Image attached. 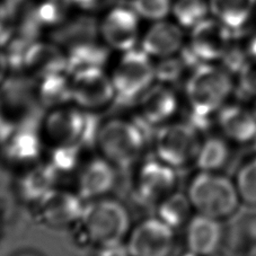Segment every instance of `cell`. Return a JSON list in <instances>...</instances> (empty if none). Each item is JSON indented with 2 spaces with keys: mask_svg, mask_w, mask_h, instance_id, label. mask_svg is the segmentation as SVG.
I'll use <instances>...</instances> for the list:
<instances>
[{
  "mask_svg": "<svg viewBox=\"0 0 256 256\" xmlns=\"http://www.w3.org/2000/svg\"><path fill=\"white\" fill-rule=\"evenodd\" d=\"M36 97L50 110L72 104V76L64 72L38 78Z\"/></svg>",
  "mask_w": 256,
  "mask_h": 256,
  "instance_id": "cell-26",
  "label": "cell"
},
{
  "mask_svg": "<svg viewBox=\"0 0 256 256\" xmlns=\"http://www.w3.org/2000/svg\"><path fill=\"white\" fill-rule=\"evenodd\" d=\"M82 147L77 146H56L48 150V162L56 173L67 174L80 168Z\"/></svg>",
  "mask_w": 256,
  "mask_h": 256,
  "instance_id": "cell-29",
  "label": "cell"
},
{
  "mask_svg": "<svg viewBox=\"0 0 256 256\" xmlns=\"http://www.w3.org/2000/svg\"><path fill=\"white\" fill-rule=\"evenodd\" d=\"M110 48L105 44H100L94 38L82 40L70 44L66 52L67 72L74 74L88 70L104 69L108 60Z\"/></svg>",
  "mask_w": 256,
  "mask_h": 256,
  "instance_id": "cell-22",
  "label": "cell"
},
{
  "mask_svg": "<svg viewBox=\"0 0 256 256\" xmlns=\"http://www.w3.org/2000/svg\"><path fill=\"white\" fill-rule=\"evenodd\" d=\"M72 0H46L41 5L35 7V15L41 26L62 24L67 5Z\"/></svg>",
  "mask_w": 256,
  "mask_h": 256,
  "instance_id": "cell-32",
  "label": "cell"
},
{
  "mask_svg": "<svg viewBox=\"0 0 256 256\" xmlns=\"http://www.w3.org/2000/svg\"><path fill=\"white\" fill-rule=\"evenodd\" d=\"M235 38L217 18H204L192 28L180 54L194 69L203 64H219Z\"/></svg>",
  "mask_w": 256,
  "mask_h": 256,
  "instance_id": "cell-8",
  "label": "cell"
},
{
  "mask_svg": "<svg viewBox=\"0 0 256 256\" xmlns=\"http://www.w3.org/2000/svg\"><path fill=\"white\" fill-rule=\"evenodd\" d=\"M59 174L48 162H35L25 167L17 180L16 191L22 201L34 206L48 192L56 188Z\"/></svg>",
  "mask_w": 256,
  "mask_h": 256,
  "instance_id": "cell-21",
  "label": "cell"
},
{
  "mask_svg": "<svg viewBox=\"0 0 256 256\" xmlns=\"http://www.w3.org/2000/svg\"><path fill=\"white\" fill-rule=\"evenodd\" d=\"M155 67L156 82L166 84V85H172V84L180 80L186 70H193L182 54L157 60Z\"/></svg>",
  "mask_w": 256,
  "mask_h": 256,
  "instance_id": "cell-31",
  "label": "cell"
},
{
  "mask_svg": "<svg viewBox=\"0 0 256 256\" xmlns=\"http://www.w3.org/2000/svg\"><path fill=\"white\" fill-rule=\"evenodd\" d=\"M24 66L40 78L67 72V58L66 54L54 44L33 42L26 54Z\"/></svg>",
  "mask_w": 256,
  "mask_h": 256,
  "instance_id": "cell-23",
  "label": "cell"
},
{
  "mask_svg": "<svg viewBox=\"0 0 256 256\" xmlns=\"http://www.w3.org/2000/svg\"><path fill=\"white\" fill-rule=\"evenodd\" d=\"M7 18V12L5 5L0 4V35H2V33L5 32V22Z\"/></svg>",
  "mask_w": 256,
  "mask_h": 256,
  "instance_id": "cell-38",
  "label": "cell"
},
{
  "mask_svg": "<svg viewBox=\"0 0 256 256\" xmlns=\"http://www.w3.org/2000/svg\"><path fill=\"white\" fill-rule=\"evenodd\" d=\"M138 16L150 20H162L170 12V0H132L130 2Z\"/></svg>",
  "mask_w": 256,
  "mask_h": 256,
  "instance_id": "cell-33",
  "label": "cell"
},
{
  "mask_svg": "<svg viewBox=\"0 0 256 256\" xmlns=\"http://www.w3.org/2000/svg\"><path fill=\"white\" fill-rule=\"evenodd\" d=\"M77 191L56 186L32 206L35 222L50 229H72L85 208Z\"/></svg>",
  "mask_w": 256,
  "mask_h": 256,
  "instance_id": "cell-9",
  "label": "cell"
},
{
  "mask_svg": "<svg viewBox=\"0 0 256 256\" xmlns=\"http://www.w3.org/2000/svg\"><path fill=\"white\" fill-rule=\"evenodd\" d=\"M156 217L174 230L185 227L196 214L186 193L175 191L155 206Z\"/></svg>",
  "mask_w": 256,
  "mask_h": 256,
  "instance_id": "cell-27",
  "label": "cell"
},
{
  "mask_svg": "<svg viewBox=\"0 0 256 256\" xmlns=\"http://www.w3.org/2000/svg\"><path fill=\"white\" fill-rule=\"evenodd\" d=\"M100 126L96 113L85 111L72 103L50 110L43 118L40 131L48 147L77 146L86 148L96 142Z\"/></svg>",
  "mask_w": 256,
  "mask_h": 256,
  "instance_id": "cell-4",
  "label": "cell"
},
{
  "mask_svg": "<svg viewBox=\"0 0 256 256\" xmlns=\"http://www.w3.org/2000/svg\"><path fill=\"white\" fill-rule=\"evenodd\" d=\"M245 50L250 59L256 60V35H254V36L250 40L248 43L246 44Z\"/></svg>",
  "mask_w": 256,
  "mask_h": 256,
  "instance_id": "cell-37",
  "label": "cell"
},
{
  "mask_svg": "<svg viewBox=\"0 0 256 256\" xmlns=\"http://www.w3.org/2000/svg\"><path fill=\"white\" fill-rule=\"evenodd\" d=\"M132 228L129 210L122 202L110 196L88 201L72 230L79 247H96L126 242Z\"/></svg>",
  "mask_w": 256,
  "mask_h": 256,
  "instance_id": "cell-2",
  "label": "cell"
},
{
  "mask_svg": "<svg viewBox=\"0 0 256 256\" xmlns=\"http://www.w3.org/2000/svg\"><path fill=\"white\" fill-rule=\"evenodd\" d=\"M186 194L196 214L219 220L230 218L242 204L235 180L222 172H198Z\"/></svg>",
  "mask_w": 256,
  "mask_h": 256,
  "instance_id": "cell-5",
  "label": "cell"
},
{
  "mask_svg": "<svg viewBox=\"0 0 256 256\" xmlns=\"http://www.w3.org/2000/svg\"><path fill=\"white\" fill-rule=\"evenodd\" d=\"M235 87L234 76L220 64H203L191 70L185 80L188 122L206 131L214 123L219 110L229 103Z\"/></svg>",
  "mask_w": 256,
  "mask_h": 256,
  "instance_id": "cell-1",
  "label": "cell"
},
{
  "mask_svg": "<svg viewBox=\"0 0 256 256\" xmlns=\"http://www.w3.org/2000/svg\"><path fill=\"white\" fill-rule=\"evenodd\" d=\"M252 146H253V149L255 150V152H256V136H255V139L253 141V144H252Z\"/></svg>",
  "mask_w": 256,
  "mask_h": 256,
  "instance_id": "cell-42",
  "label": "cell"
},
{
  "mask_svg": "<svg viewBox=\"0 0 256 256\" xmlns=\"http://www.w3.org/2000/svg\"><path fill=\"white\" fill-rule=\"evenodd\" d=\"M2 123V104H0V126Z\"/></svg>",
  "mask_w": 256,
  "mask_h": 256,
  "instance_id": "cell-43",
  "label": "cell"
},
{
  "mask_svg": "<svg viewBox=\"0 0 256 256\" xmlns=\"http://www.w3.org/2000/svg\"><path fill=\"white\" fill-rule=\"evenodd\" d=\"M253 256H256V252H255V253H254V255Z\"/></svg>",
  "mask_w": 256,
  "mask_h": 256,
  "instance_id": "cell-44",
  "label": "cell"
},
{
  "mask_svg": "<svg viewBox=\"0 0 256 256\" xmlns=\"http://www.w3.org/2000/svg\"><path fill=\"white\" fill-rule=\"evenodd\" d=\"M0 136L7 160L25 167L38 162L46 144L41 131L28 126H10Z\"/></svg>",
  "mask_w": 256,
  "mask_h": 256,
  "instance_id": "cell-19",
  "label": "cell"
},
{
  "mask_svg": "<svg viewBox=\"0 0 256 256\" xmlns=\"http://www.w3.org/2000/svg\"><path fill=\"white\" fill-rule=\"evenodd\" d=\"M72 76V103L85 111L97 113L116 100L110 74L104 69L88 70Z\"/></svg>",
  "mask_w": 256,
  "mask_h": 256,
  "instance_id": "cell-12",
  "label": "cell"
},
{
  "mask_svg": "<svg viewBox=\"0 0 256 256\" xmlns=\"http://www.w3.org/2000/svg\"><path fill=\"white\" fill-rule=\"evenodd\" d=\"M175 232L156 216L144 219L131 228L126 240L130 256H172L176 247Z\"/></svg>",
  "mask_w": 256,
  "mask_h": 256,
  "instance_id": "cell-11",
  "label": "cell"
},
{
  "mask_svg": "<svg viewBox=\"0 0 256 256\" xmlns=\"http://www.w3.org/2000/svg\"><path fill=\"white\" fill-rule=\"evenodd\" d=\"M144 128L139 120L124 118H113L102 123L95 142L100 156L118 170H129L138 164L147 147Z\"/></svg>",
  "mask_w": 256,
  "mask_h": 256,
  "instance_id": "cell-3",
  "label": "cell"
},
{
  "mask_svg": "<svg viewBox=\"0 0 256 256\" xmlns=\"http://www.w3.org/2000/svg\"><path fill=\"white\" fill-rule=\"evenodd\" d=\"M235 92L242 100L256 98V60L250 59L237 74Z\"/></svg>",
  "mask_w": 256,
  "mask_h": 256,
  "instance_id": "cell-34",
  "label": "cell"
},
{
  "mask_svg": "<svg viewBox=\"0 0 256 256\" xmlns=\"http://www.w3.org/2000/svg\"><path fill=\"white\" fill-rule=\"evenodd\" d=\"M224 224L226 256H253L256 252V206L242 204Z\"/></svg>",
  "mask_w": 256,
  "mask_h": 256,
  "instance_id": "cell-15",
  "label": "cell"
},
{
  "mask_svg": "<svg viewBox=\"0 0 256 256\" xmlns=\"http://www.w3.org/2000/svg\"><path fill=\"white\" fill-rule=\"evenodd\" d=\"M116 0H72V2L76 4L82 10L94 12V10H100L103 8L113 5Z\"/></svg>",
  "mask_w": 256,
  "mask_h": 256,
  "instance_id": "cell-36",
  "label": "cell"
},
{
  "mask_svg": "<svg viewBox=\"0 0 256 256\" xmlns=\"http://www.w3.org/2000/svg\"><path fill=\"white\" fill-rule=\"evenodd\" d=\"M232 142L222 134L203 138L194 166L198 172H222L232 158Z\"/></svg>",
  "mask_w": 256,
  "mask_h": 256,
  "instance_id": "cell-25",
  "label": "cell"
},
{
  "mask_svg": "<svg viewBox=\"0 0 256 256\" xmlns=\"http://www.w3.org/2000/svg\"><path fill=\"white\" fill-rule=\"evenodd\" d=\"M98 33L110 50L121 54L132 50L140 40L138 14L128 7L113 8L100 23Z\"/></svg>",
  "mask_w": 256,
  "mask_h": 256,
  "instance_id": "cell-14",
  "label": "cell"
},
{
  "mask_svg": "<svg viewBox=\"0 0 256 256\" xmlns=\"http://www.w3.org/2000/svg\"><path fill=\"white\" fill-rule=\"evenodd\" d=\"M234 180L242 204L256 206V152L240 166Z\"/></svg>",
  "mask_w": 256,
  "mask_h": 256,
  "instance_id": "cell-28",
  "label": "cell"
},
{
  "mask_svg": "<svg viewBox=\"0 0 256 256\" xmlns=\"http://www.w3.org/2000/svg\"><path fill=\"white\" fill-rule=\"evenodd\" d=\"M15 256H41V255L33 250H23V252H20V253H17Z\"/></svg>",
  "mask_w": 256,
  "mask_h": 256,
  "instance_id": "cell-39",
  "label": "cell"
},
{
  "mask_svg": "<svg viewBox=\"0 0 256 256\" xmlns=\"http://www.w3.org/2000/svg\"><path fill=\"white\" fill-rule=\"evenodd\" d=\"M136 103L141 124L156 129L174 121L180 108L178 96L173 87L157 82Z\"/></svg>",
  "mask_w": 256,
  "mask_h": 256,
  "instance_id": "cell-13",
  "label": "cell"
},
{
  "mask_svg": "<svg viewBox=\"0 0 256 256\" xmlns=\"http://www.w3.org/2000/svg\"><path fill=\"white\" fill-rule=\"evenodd\" d=\"M94 256H130L126 242L100 246L94 248Z\"/></svg>",
  "mask_w": 256,
  "mask_h": 256,
  "instance_id": "cell-35",
  "label": "cell"
},
{
  "mask_svg": "<svg viewBox=\"0 0 256 256\" xmlns=\"http://www.w3.org/2000/svg\"><path fill=\"white\" fill-rule=\"evenodd\" d=\"M176 170L157 157L141 162L134 180V194L140 204L156 206L176 191Z\"/></svg>",
  "mask_w": 256,
  "mask_h": 256,
  "instance_id": "cell-10",
  "label": "cell"
},
{
  "mask_svg": "<svg viewBox=\"0 0 256 256\" xmlns=\"http://www.w3.org/2000/svg\"><path fill=\"white\" fill-rule=\"evenodd\" d=\"M118 182V168L98 156L78 170L76 191L85 202L110 196Z\"/></svg>",
  "mask_w": 256,
  "mask_h": 256,
  "instance_id": "cell-16",
  "label": "cell"
},
{
  "mask_svg": "<svg viewBox=\"0 0 256 256\" xmlns=\"http://www.w3.org/2000/svg\"><path fill=\"white\" fill-rule=\"evenodd\" d=\"M180 256H198V255H196V254H193V253H191V252L186 250V252H184L183 254H180Z\"/></svg>",
  "mask_w": 256,
  "mask_h": 256,
  "instance_id": "cell-40",
  "label": "cell"
},
{
  "mask_svg": "<svg viewBox=\"0 0 256 256\" xmlns=\"http://www.w3.org/2000/svg\"><path fill=\"white\" fill-rule=\"evenodd\" d=\"M224 240L222 220L194 214L185 226L186 250L198 256H214L222 252Z\"/></svg>",
  "mask_w": 256,
  "mask_h": 256,
  "instance_id": "cell-17",
  "label": "cell"
},
{
  "mask_svg": "<svg viewBox=\"0 0 256 256\" xmlns=\"http://www.w3.org/2000/svg\"><path fill=\"white\" fill-rule=\"evenodd\" d=\"M140 42L141 48L154 60L178 54L185 46L182 26L162 20L150 26Z\"/></svg>",
  "mask_w": 256,
  "mask_h": 256,
  "instance_id": "cell-20",
  "label": "cell"
},
{
  "mask_svg": "<svg viewBox=\"0 0 256 256\" xmlns=\"http://www.w3.org/2000/svg\"><path fill=\"white\" fill-rule=\"evenodd\" d=\"M214 18L232 30L234 36L244 32L256 7V0H210Z\"/></svg>",
  "mask_w": 256,
  "mask_h": 256,
  "instance_id": "cell-24",
  "label": "cell"
},
{
  "mask_svg": "<svg viewBox=\"0 0 256 256\" xmlns=\"http://www.w3.org/2000/svg\"><path fill=\"white\" fill-rule=\"evenodd\" d=\"M252 108V111H253V113H254V116H255V118H256V98L254 100V104H253V108Z\"/></svg>",
  "mask_w": 256,
  "mask_h": 256,
  "instance_id": "cell-41",
  "label": "cell"
},
{
  "mask_svg": "<svg viewBox=\"0 0 256 256\" xmlns=\"http://www.w3.org/2000/svg\"><path fill=\"white\" fill-rule=\"evenodd\" d=\"M116 100L122 103L136 102L156 82L155 61L142 48L122 52L110 72Z\"/></svg>",
  "mask_w": 256,
  "mask_h": 256,
  "instance_id": "cell-6",
  "label": "cell"
},
{
  "mask_svg": "<svg viewBox=\"0 0 256 256\" xmlns=\"http://www.w3.org/2000/svg\"><path fill=\"white\" fill-rule=\"evenodd\" d=\"M210 7L204 0H176L172 7L175 20L182 28H193L201 20L206 18Z\"/></svg>",
  "mask_w": 256,
  "mask_h": 256,
  "instance_id": "cell-30",
  "label": "cell"
},
{
  "mask_svg": "<svg viewBox=\"0 0 256 256\" xmlns=\"http://www.w3.org/2000/svg\"><path fill=\"white\" fill-rule=\"evenodd\" d=\"M214 123L220 134L232 144H252L256 136L254 113L240 103H227L219 110Z\"/></svg>",
  "mask_w": 256,
  "mask_h": 256,
  "instance_id": "cell-18",
  "label": "cell"
},
{
  "mask_svg": "<svg viewBox=\"0 0 256 256\" xmlns=\"http://www.w3.org/2000/svg\"><path fill=\"white\" fill-rule=\"evenodd\" d=\"M202 132L192 123L172 121L160 126L154 138L155 157L178 170L194 165Z\"/></svg>",
  "mask_w": 256,
  "mask_h": 256,
  "instance_id": "cell-7",
  "label": "cell"
}]
</instances>
